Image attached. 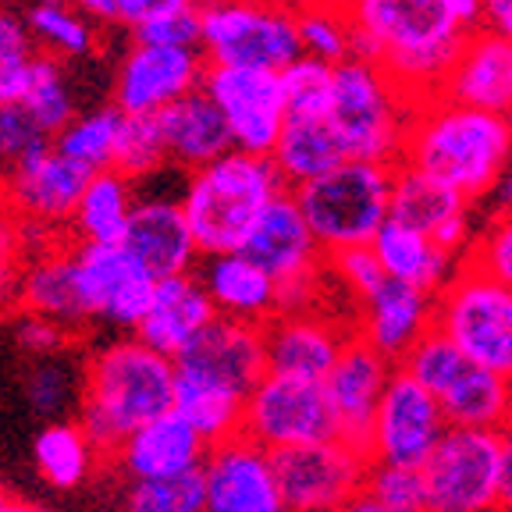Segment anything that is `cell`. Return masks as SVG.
<instances>
[{"instance_id": "cell-19", "label": "cell", "mask_w": 512, "mask_h": 512, "mask_svg": "<svg viewBox=\"0 0 512 512\" xmlns=\"http://www.w3.org/2000/svg\"><path fill=\"white\" fill-rule=\"evenodd\" d=\"M175 370L207 377L239 395L253 392V384L267 374L264 324L214 317L200 335L175 356Z\"/></svg>"}, {"instance_id": "cell-43", "label": "cell", "mask_w": 512, "mask_h": 512, "mask_svg": "<svg viewBox=\"0 0 512 512\" xmlns=\"http://www.w3.org/2000/svg\"><path fill=\"white\" fill-rule=\"evenodd\" d=\"M281 96H285V118H320L328 114L335 96V64L299 54L278 72Z\"/></svg>"}, {"instance_id": "cell-38", "label": "cell", "mask_w": 512, "mask_h": 512, "mask_svg": "<svg viewBox=\"0 0 512 512\" xmlns=\"http://www.w3.org/2000/svg\"><path fill=\"white\" fill-rule=\"evenodd\" d=\"M121 121H125V111L114 104H100L93 111H75V118L61 132L50 136V146L72 164H79L82 171L96 175V171L111 168Z\"/></svg>"}, {"instance_id": "cell-49", "label": "cell", "mask_w": 512, "mask_h": 512, "mask_svg": "<svg viewBox=\"0 0 512 512\" xmlns=\"http://www.w3.org/2000/svg\"><path fill=\"white\" fill-rule=\"evenodd\" d=\"M25 395H29V406L36 413L54 416L75 399V374L54 356L36 360V367H29V374H25Z\"/></svg>"}, {"instance_id": "cell-52", "label": "cell", "mask_w": 512, "mask_h": 512, "mask_svg": "<svg viewBox=\"0 0 512 512\" xmlns=\"http://www.w3.org/2000/svg\"><path fill=\"white\" fill-rule=\"evenodd\" d=\"M328 267L338 274L342 288H349L356 299H363L370 288H377L384 281V271H381V264H377V256L370 246L335 249V253H328Z\"/></svg>"}, {"instance_id": "cell-10", "label": "cell", "mask_w": 512, "mask_h": 512, "mask_svg": "<svg viewBox=\"0 0 512 512\" xmlns=\"http://www.w3.org/2000/svg\"><path fill=\"white\" fill-rule=\"evenodd\" d=\"M242 253L264 267L281 292V310H306L328 253L317 246L292 189H281L249 228ZM278 310V313H281Z\"/></svg>"}, {"instance_id": "cell-35", "label": "cell", "mask_w": 512, "mask_h": 512, "mask_svg": "<svg viewBox=\"0 0 512 512\" xmlns=\"http://www.w3.org/2000/svg\"><path fill=\"white\" fill-rule=\"evenodd\" d=\"M171 406L189 420L192 431L200 434L207 445H214V441H224L242 431L246 395L232 392L217 381H207V377L175 370V402Z\"/></svg>"}, {"instance_id": "cell-56", "label": "cell", "mask_w": 512, "mask_h": 512, "mask_svg": "<svg viewBox=\"0 0 512 512\" xmlns=\"http://www.w3.org/2000/svg\"><path fill=\"white\" fill-rule=\"evenodd\" d=\"M502 505H512V431L502 441Z\"/></svg>"}, {"instance_id": "cell-16", "label": "cell", "mask_w": 512, "mask_h": 512, "mask_svg": "<svg viewBox=\"0 0 512 512\" xmlns=\"http://www.w3.org/2000/svg\"><path fill=\"white\" fill-rule=\"evenodd\" d=\"M200 477L203 512H288L274 477L271 448L242 431L207 448Z\"/></svg>"}, {"instance_id": "cell-39", "label": "cell", "mask_w": 512, "mask_h": 512, "mask_svg": "<svg viewBox=\"0 0 512 512\" xmlns=\"http://www.w3.org/2000/svg\"><path fill=\"white\" fill-rule=\"evenodd\" d=\"M18 104H22L25 114L40 125V132L47 139L54 136V132H61V128L75 118L79 107H75L72 82H68L61 57L47 54V50H36V54H32L29 75H25Z\"/></svg>"}, {"instance_id": "cell-37", "label": "cell", "mask_w": 512, "mask_h": 512, "mask_svg": "<svg viewBox=\"0 0 512 512\" xmlns=\"http://www.w3.org/2000/svg\"><path fill=\"white\" fill-rule=\"evenodd\" d=\"M32 456H36V466H40V473L54 488L68 491V488H79L82 480L93 473L96 459H100V448L89 441L82 424L50 420L36 434V441H32Z\"/></svg>"}, {"instance_id": "cell-21", "label": "cell", "mask_w": 512, "mask_h": 512, "mask_svg": "<svg viewBox=\"0 0 512 512\" xmlns=\"http://www.w3.org/2000/svg\"><path fill=\"white\" fill-rule=\"evenodd\" d=\"M125 249L153 281L168 278V274L196 271L200 264V249L189 232L185 210L178 196H136V207L121 235Z\"/></svg>"}, {"instance_id": "cell-31", "label": "cell", "mask_w": 512, "mask_h": 512, "mask_svg": "<svg viewBox=\"0 0 512 512\" xmlns=\"http://www.w3.org/2000/svg\"><path fill=\"white\" fill-rule=\"evenodd\" d=\"M367 246L374 249L384 278L409 281V285L424 288L431 296H438L441 285H445L459 267L456 253L441 249L427 232L409 228V224L395 221V217H384L381 228L370 235Z\"/></svg>"}, {"instance_id": "cell-30", "label": "cell", "mask_w": 512, "mask_h": 512, "mask_svg": "<svg viewBox=\"0 0 512 512\" xmlns=\"http://www.w3.org/2000/svg\"><path fill=\"white\" fill-rule=\"evenodd\" d=\"M448 427H480V431H505L512 406V381L495 370L480 367L470 356L434 388Z\"/></svg>"}, {"instance_id": "cell-17", "label": "cell", "mask_w": 512, "mask_h": 512, "mask_svg": "<svg viewBox=\"0 0 512 512\" xmlns=\"http://www.w3.org/2000/svg\"><path fill=\"white\" fill-rule=\"evenodd\" d=\"M203 72H207V57L200 47L132 43L114 68L111 104L125 114H157L189 89H200Z\"/></svg>"}, {"instance_id": "cell-4", "label": "cell", "mask_w": 512, "mask_h": 512, "mask_svg": "<svg viewBox=\"0 0 512 512\" xmlns=\"http://www.w3.org/2000/svg\"><path fill=\"white\" fill-rule=\"evenodd\" d=\"M182 210L200 256L242 249L260 210L288 189L267 153L224 150L203 168L185 171Z\"/></svg>"}, {"instance_id": "cell-48", "label": "cell", "mask_w": 512, "mask_h": 512, "mask_svg": "<svg viewBox=\"0 0 512 512\" xmlns=\"http://www.w3.org/2000/svg\"><path fill=\"white\" fill-rule=\"evenodd\" d=\"M466 264H473L480 274H488V278H495L498 285L512 292V210L491 217L484 235L466 253Z\"/></svg>"}, {"instance_id": "cell-32", "label": "cell", "mask_w": 512, "mask_h": 512, "mask_svg": "<svg viewBox=\"0 0 512 512\" xmlns=\"http://www.w3.org/2000/svg\"><path fill=\"white\" fill-rule=\"evenodd\" d=\"M345 157L349 153H345L342 136H338V128L331 125L328 114H320V118H285L278 143L271 150L274 168H278L281 182L288 189L324 175L335 164H342Z\"/></svg>"}, {"instance_id": "cell-58", "label": "cell", "mask_w": 512, "mask_h": 512, "mask_svg": "<svg viewBox=\"0 0 512 512\" xmlns=\"http://www.w3.org/2000/svg\"><path fill=\"white\" fill-rule=\"evenodd\" d=\"M8 512H43V509H36V505H29V502H15V498H11Z\"/></svg>"}, {"instance_id": "cell-44", "label": "cell", "mask_w": 512, "mask_h": 512, "mask_svg": "<svg viewBox=\"0 0 512 512\" xmlns=\"http://www.w3.org/2000/svg\"><path fill=\"white\" fill-rule=\"evenodd\" d=\"M125 512H203L200 470L171 473V477L132 480Z\"/></svg>"}, {"instance_id": "cell-7", "label": "cell", "mask_w": 512, "mask_h": 512, "mask_svg": "<svg viewBox=\"0 0 512 512\" xmlns=\"http://www.w3.org/2000/svg\"><path fill=\"white\" fill-rule=\"evenodd\" d=\"M200 50L207 64L281 72L296 61V11L288 0H200Z\"/></svg>"}, {"instance_id": "cell-40", "label": "cell", "mask_w": 512, "mask_h": 512, "mask_svg": "<svg viewBox=\"0 0 512 512\" xmlns=\"http://www.w3.org/2000/svg\"><path fill=\"white\" fill-rule=\"evenodd\" d=\"M54 239H61V235L25 224L8 207H0V317L18 310V292H22V278L32 253Z\"/></svg>"}, {"instance_id": "cell-47", "label": "cell", "mask_w": 512, "mask_h": 512, "mask_svg": "<svg viewBox=\"0 0 512 512\" xmlns=\"http://www.w3.org/2000/svg\"><path fill=\"white\" fill-rule=\"evenodd\" d=\"M185 4H200V0H75V8L93 25L121 29V32L139 29V25L150 22L160 11L185 8Z\"/></svg>"}, {"instance_id": "cell-27", "label": "cell", "mask_w": 512, "mask_h": 512, "mask_svg": "<svg viewBox=\"0 0 512 512\" xmlns=\"http://www.w3.org/2000/svg\"><path fill=\"white\" fill-rule=\"evenodd\" d=\"M196 278L207 288L217 317L267 324L281 310V292L274 278L256 260H249L242 249L200 256Z\"/></svg>"}, {"instance_id": "cell-55", "label": "cell", "mask_w": 512, "mask_h": 512, "mask_svg": "<svg viewBox=\"0 0 512 512\" xmlns=\"http://www.w3.org/2000/svg\"><path fill=\"white\" fill-rule=\"evenodd\" d=\"M445 8L466 32L480 29V0H445Z\"/></svg>"}, {"instance_id": "cell-15", "label": "cell", "mask_w": 512, "mask_h": 512, "mask_svg": "<svg viewBox=\"0 0 512 512\" xmlns=\"http://www.w3.org/2000/svg\"><path fill=\"white\" fill-rule=\"evenodd\" d=\"M86 178L89 171L61 157L47 139V143L32 146L15 168L0 178V207H8L25 224L61 235L72 221Z\"/></svg>"}, {"instance_id": "cell-1", "label": "cell", "mask_w": 512, "mask_h": 512, "mask_svg": "<svg viewBox=\"0 0 512 512\" xmlns=\"http://www.w3.org/2000/svg\"><path fill=\"white\" fill-rule=\"evenodd\" d=\"M342 8L352 57L384 68L413 104L438 93L466 40L445 0H345Z\"/></svg>"}, {"instance_id": "cell-53", "label": "cell", "mask_w": 512, "mask_h": 512, "mask_svg": "<svg viewBox=\"0 0 512 512\" xmlns=\"http://www.w3.org/2000/svg\"><path fill=\"white\" fill-rule=\"evenodd\" d=\"M15 342H18V349L36 356V360H47V356H57L64 345L72 342V331L61 328V324L50 317L22 310V317H18V324H15Z\"/></svg>"}, {"instance_id": "cell-24", "label": "cell", "mask_w": 512, "mask_h": 512, "mask_svg": "<svg viewBox=\"0 0 512 512\" xmlns=\"http://www.w3.org/2000/svg\"><path fill=\"white\" fill-rule=\"evenodd\" d=\"M360 310V338L392 363L434 328V296L409 281L384 278L360 299Z\"/></svg>"}, {"instance_id": "cell-36", "label": "cell", "mask_w": 512, "mask_h": 512, "mask_svg": "<svg viewBox=\"0 0 512 512\" xmlns=\"http://www.w3.org/2000/svg\"><path fill=\"white\" fill-rule=\"evenodd\" d=\"M22 22L32 43L61 61L89 57L96 50V25L75 8V0H29Z\"/></svg>"}, {"instance_id": "cell-62", "label": "cell", "mask_w": 512, "mask_h": 512, "mask_svg": "<svg viewBox=\"0 0 512 512\" xmlns=\"http://www.w3.org/2000/svg\"><path fill=\"white\" fill-rule=\"evenodd\" d=\"M509 320H512V292H509Z\"/></svg>"}, {"instance_id": "cell-51", "label": "cell", "mask_w": 512, "mask_h": 512, "mask_svg": "<svg viewBox=\"0 0 512 512\" xmlns=\"http://www.w3.org/2000/svg\"><path fill=\"white\" fill-rule=\"evenodd\" d=\"M40 143H47V136H43L40 125L25 114V107L18 104V100H4V104H0V178L8 175L18 160Z\"/></svg>"}, {"instance_id": "cell-50", "label": "cell", "mask_w": 512, "mask_h": 512, "mask_svg": "<svg viewBox=\"0 0 512 512\" xmlns=\"http://www.w3.org/2000/svg\"><path fill=\"white\" fill-rule=\"evenodd\" d=\"M128 36L132 43H150V47H200V8L185 4V8L160 11Z\"/></svg>"}, {"instance_id": "cell-5", "label": "cell", "mask_w": 512, "mask_h": 512, "mask_svg": "<svg viewBox=\"0 0 512 512\" xmlns=\"http://www.w3.org/2000/svg\"><path fill=\"white\" fill-rule=\"evenodd\" d=\"M392 171L395 164L345 157L331 171L292 189L313 239L324 253L345 246H367L370 235L388 217Z\"/></svg>"}, {"instance_id": "cell-28", "label": "cell", "mask_w": 512, "mask_h": 512, "mask_svg": "<svg viewBox=\"0 0 512 512\" xmlns=\"http://www.w3.org/2000/svg\"><path fill=\"white\" fill-rule=\"evenodd\" d=\"M345 338L349 335H342L331 320L310 317L306 310H281L264 324L267 370L324 381Z\"/></svg>"}, {"instance_id": "cell-41", "label": "cell", "mask_w": 512, "mask_h": 512, "mask_svg": "<svg viewBox=\"0 0 512 512\" xmlns=\"http://www.w3.org/2000/svg\"><path fill=\"white\" fill-rule=\"evenodd\" d=\"M111 168L136 185L146 182V178H157L168 168V150L160 139L157 114H125L118 143H114Z\"/></svg>"}, {"instance_id": "cell-26", "label": "cell", "mask_w": 512, "mask_h": 512, "mask_svg": "<svg viewBox=\"0 0 512 512\" xmlns=\"http://www.w3.org/2000/svg\"><path fill=\"white\" fill-rule=\"evenodd\" d=\"M214 317L217 310L210 303L207 288L196 278V271H182L157 278L150 306H146V313L132 331H136L139 342H146L150 349L175 360L178 352L200 335Z\"/></svg>"}, {"instance_id": "cell-20", "label": "cell", "mask_w": 512, "mask_h": 512, "mask_svg": "<svg viewBox=\"0 0 512 512\" xmlns=\"http://www.w3.org/2000/svg\"><path fill=\"white\" fill-rule=\"evenodd\" d=\"M395 363L384 360L381 352L370 349L360 335L345 338L338 360L324 374V392H328L331 413H335L338 438L367 452L370 424H374V409L381 402V392Z\"/></svg>"}, {"instance_id": "cell-22", "label": "cell", "mask_w": 512, "mask_h": 512, "mask_svg": "<svg viewBox=\"0 0 512 512\" xmlns=\"http://www.w3.org/2000/svg\"><path fill=\"white\" fill-rule=\"evenodd\" d=\"M438 93L456 104L512 118V40L484 25L466 32Z\"/></svg>"}, {"instance_id": "cell-14", "label": "cell", "mask_w": 512, "mask_h": 512, "mask_svg": "<svg viewBox=\"0 0 512 512\" xmlns=\"http://www.w3.org/2000/svg\"><path fill=\"white\" fill-rule=\"evenodd\" d=\"M445 431L448 420L441 413L438 399L416 377H409L402 367H395L388 384H384L381 402L374 409L367 459L420 466L431 456V448L438 445V438Z\"/></svg>"}, {"instance_id": "cell-13", "label": "cell", "mask_w": 512, "mask_h": 512, "mask_svg": "<svg viewBox=\"0 0 512 512\" xmlns=\"http://www.w3.org/2000/svg\"><path fill=\"white\" fill-rule=\"evenodd\" d=\"M200 89L224 114L235 150L271 157L281 125H285V96H281L278 72L239 68V64H207Z\"/></svg>"}, {"instance_id": "cell-23", "label": "cell", "mask_w": 512, "mask_h": 512, "mask_svg": "<svg viewBox=\"0 0 512 512\" xmlns=\"http://www.w3.org/2000/svg\"><path fill=\"white\" fill-rule=\"evenodd\" d=\"M18 310L57 320L72 335L93 324V310L86 303V288H82L79 264H75V249L64 235L32 253L22 292H18Z\"/></svg>"}, {"instance_id": "cell-2", "label": "cell", "mask_w": 512, "mask_h": 512, "mask_svg": "<svg viewBox=\"0 0 512 512\" xmlns=\"http://www.w3.org/2000/svg\"><path fill=\"white\" fill-rule=\"evenodd\" d=\"M512 160V118L434 93L413 107L399 164L424 171L477 203Z\"/></svg>"}, {"instance_id": "cell-18", "label": "cell", "mask_w": 512, "mask_h": 512, "mask_svg": "<svg viewBox=\"0 0 512 512\" xmlns=\"http://www.w3.org/2000/svg\"><path fill=\"white\" fill-rule=\"evenodd\" d=\"M72 249L93 320L114 328H136L157 281L121 249V242H72Z\"/></svg>"}, {"instance_id": "cell-9", "label": "cell", "mask_w": 512, "mask_h": 512, "mask_svg": "<svg viewBox=\"0 0 512 512\" xmlns=\"http://www.w3.org/2000/svg\"><path fill=\"white\" fill-rule=\"evenodd\" d=\"M505 431L448 427L420 463L427 512H498L502 509Z\"/></svg>"}, {"instance_id": "cell-64", "label": "cell", "mask_w": 512, "mask_h": 512, "mask_svg": "<svg viewBox=\"0 0 512 512\" xmlns=\"http://www.w3.org/2000/svg\"><path fill=\"white\" fill-rule=\"evenodd\" d=\"M256 4H267V0H256Z\"/></svg>"}, {"instance_id": "cell-12", "label": "cell", "mask_w": 512, "mask_h": 512, "mask_svg": "<svg viewBox=\"0 0 512 512\" xmlns=\"http://www.w3.org/2000/svg\"><path fill=\"white\" fill-rule=\"evenodd\" d=\"M274 477L288 512H335L363 491L367 452L342 438L310 441V445L274 448Z\"/></svg>"}, {"instance_id": "cell-8", "label": "cell", "mask_w": 512, "mask_h": 512, "mask_svg": "<svg viewBox=\"0 0 512 512\" xmlns=\"http://www.w3.org/2000/svg\"><path fill=\"white\" fill-rule=\"evenodd\" d=\"M434 328L459 345L473 363L512 381L509 288H502L495 278L463 260L434 296Z\"/></svg>"}, {"instance_id": "cell-60", "label": "cell", "mask_w": 512, "mask_h": 512, "mask_svg": "<svg viewBox=\"0 0 512 512\" xmlns=\"http://www.w3.org/2000/svg\"><path fill=\"white\" fill-rule=\"evenodd\" d=\"M288 4H306V0H288ZM320 4H345V0H320Z\"/></svg>"}, {"instance_id": "cell-25", "label": "cell", "mask_w": 512, "mask_h": 512, "mask_svg": "<svg viewBox=\"0 0 512 512\" xmlns=\"http://www.w3.org/2000/svg\"><path fill=\"white\" fill-rule=\"evenodd\" d=\"M207 441L192 431V424L175 406L150 416L136 431H128L111 452V459L132 480L171 477V473L200 470L207 456Z\"/></svg>"}, {"instance_id": "cell-54", "label": "cell", "mask_w": 512, "mask_h": 512, "mask_svg": "<svg viewBox=\"0 0 512 512\" xmlns=\"http://www.w3.org/2000/svg\"><path fill=\"white\" fill-rule=\"evenodd\" d=\"M480 25L512 40V0H480Z\"/></svg>"}, {"instance_id": "cell-11", "label": "cell", "mask_w": 512, "mask_h": 512, "mask_svg": "<svg viewBox=\"0 0 512 512\" xmlns=\"http://www.w3.org/2000/svg\"><path fill=\"white\" fill-rule=\"evenodd\" d=\"M242 434L264 448H292L310 441L338 438L324 381L267 370L253 384L242 406Z\"/></svg>"}, {"instance_id": "cell-29", "label": "cell", "mask_w": 512, "mask_h": 512, "mask_svg": "<svg viewBox=\"0 0 512 512\" xmlns=\"http://www.w3.org/2000/svg\"><path fill=\"white\" fill-rule=\"evenodd\" d=\"M157 128L168 150V168L196 171L224 150H232V132L224 125V114L203 89H189L168 107H160Z\"/></svg>"}, {"instance_id": "cell-57", "label": "cell", "mask_w": 512, "mask_h": 512, "mask_svg": "<svg viewBox=\"0 0 512 512\" xmlns=\"http://www.w3.org/2000/svg\"><path fill=\"white\" fill-rule=\"evenodd\" d=\"M335 512H388V509H381V505H377L370 495H363V491H356V495H352L349 502L338 505Z\"/></svg>"}, {"instance_id": "cell-45", "label": "cell", "mask_w": 512, "mask_h": 512, "mask_svg": "<svg viewBox=\"0 0 512 512\" xmlns=\"http://www.w3.org/2000/svg\"><path fill=\"white\" fill-rule=\"evenodd\" d=\"M363 495H370L388 512H427V488L420 466L370 459L367 477H363Z\"/></svg>"}, {"instance_id": "cell-46", "label": "cell", "mask_w": 512, "mask_h": 512, "mask_svg": "<svg viewBox=\"0 0 512 512\" xmlns=\"http://www.w3.org/2000/svg\"><path fill=\"white\" fill-rule=\"evenodd\" d=\"M29 29H25L22 15H15L11 8L0 4V104L4 100H18L29 75L32 54H36Z\"/></svg>"}, {"instance_id": "cell-33", "label": "cell", "mask_w": 512, "mask_h": 512, "mask_svg": "<svg viewBox=\"0 0 512 512\" xmlns=\"http://www.w3.org/2000/svg\"><path fill=\"white\" fill-rule=\"evenodd\" d=\"M136 196V182H128L114 168L89 175L72 210V221H68L72 242H121Z\"/></svg>"}, {"instance_id": "cell-59", "label": "cell", "mask_w": 512, "mask_h": 512, "mask_svg": "<svg viewBox=\"0 0 512 512\" xmlns=\"http://www.w3.org/2000/svg\"><path fill=\"white\" fill-rule=\"evenodd\" d=\"M8 505H11V498L4 495V491H0V512H8Z\"/></svg>"}, {"instance_id": "cell-6", "label": "cell", "mask_w": 512, "mask_h": 512, "mask_svg": "<svg viewBox=\"0 0 512 512\" xmlns=\"http://www.w3.org/2000/svg\"><path fill=\"white\" fill-rule=\"evenodd\" d=\"M413 100L392 75L363 57H345L335 64V96L328 118L338 128L345 153L360 160L399 164Z\"/></svg>"}, {"instance_id": "cell-61", "label": "cell", "mask_w": 512, "mask_h": 512, "mask_svg": "<svg viewBox=\"0 0 512 512\" xmlns=\"http://www.w3.org/2000/svg\"><path fill=\"white\" fill-rule=\"evenodd\" d=\"M505 431H512V406H509V427H505Z\"/></svg>"}, {"instance_id": "cell-34", "label": "cell", "mask_w": 512, "mask_h": 512, "mask_svg": "<svg viewBox=\"0 0 512 512\" xmlns=\"http://www.w3.org/2000/svg\"><path fill=\"white\" fill-rule=\"evenodd\" d=\"M470 210V200L452 185L438 182V178L424 175V171L409 168V164H395L392 171V200H388V217L420 228V232L434 235L448 217Z\"/></svg>"}, {"instance_id": "cell-3", "label": "cell", "mask_w": 512, "mask_h": 512, "mask_svg": "<svg viewBox=\"0 0 512 512\" xmlns=\"http://www.w3.org/2000/svg\"><path fill=\"white\" fill-rule=\"evenodd\" d=\"M175 402V360L139 338L93 352L79 388V424L100 456H111L128 431Z\"/></svg>"}, {"instance_id": "cell-63", "label": "cell", "mask_w": 512, "mask_h": 512, "mask_svg": "<svg viewBox=\"0 0 512 512\" xmlns=\"http://www.w3.org/2000/svg\"><path fill=\"white\" fill-rule=\"evenodd\" d=\"M498 512H512V505H502V509H498Z\"/></svg>"}, {"instance_id": "cell-42", "label": "cell", "mask_w": 512, "mask_h": 512, "mask_svg": "<svg viewBox=\"0 0 512 512\" xmlns=\"http://www.w3.org/2000/svg\"><path fill=\"white\" fill-rule=\"evenodd\" d=\"M292 11H296L299 50L306 57H317V61H328V64L352 57V32L342 4L306 0V4H292Z\"/></svg>"}]
</instances>
